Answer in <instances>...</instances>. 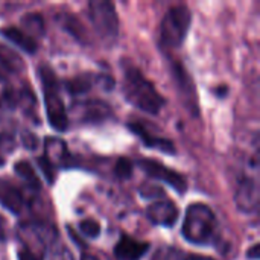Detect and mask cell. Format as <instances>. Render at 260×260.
I'll use <instances>...</instances> for the list:
<instances>
[{"label": "cell", "mask_w": 260, "mask_h": 260, "mask_svg": "<svg viewBox=\"0 0 260 260\" xmlns=\"http://www.w3.org/2000/svg\"><path fill=\"white\" fill-rule=\"evenodd\" d=\"M123 93L131 105L149 114H158L165 105L163 96L136 67H128L123 73Z\"/></svg>", "instance_id": "6da1fadb"}, {"label": "cell", "mask_w": 260, "mask_h": 260, "mask_svg": "<svg viewBox=\"0 0 260 260\" xmlns=\"http://www.w3.org/2000/svg\"><path fill=\"white\" fill-rule=\"evenodd\" d=\"M181 232L184 239L190 244L207 245L216 238L218 233L216 216L206 204L195 203L186 212Z\"/></svg>", "instance_id": "7a4b0ae2"}, {"label": "cell", "mask_w": 260, "mask_h": 260, "mask_svg": "<svg viewBox=\"0 0 260 260\" xmlns=\"http://www.w3.org/2000/svg\"><path fill=\"white\" fill-rule=\"evenodd\" d=\"M40 79L43 82L44 107H46L47 120L53 129L62 133L69 126V119H67L66 105L62 102L56 78L47 66H43V67H40Z\"/></svg>", "instance_id": "3957f363"}, {"label": "cell", "mask_w": 260, "mask_h": 260, "mask_svg": "<svg viewBox=\"0 0 260 260\" xmlns=\"http://www.w3.org/2000/svg\"><path fill=\"white\" fill-rule=\"evenodd\" d=\"M192 23V12L187 6H172L161 20L160 41L165 47H178L183 44Z\"/></svg>", "instance_id": "277c9868"}, {"label": "cell", "mask_w": 260, "mask_h": 260, "mask_svg": "<svg viewBox=\"0 0 260 260\" xmlns=\"http://www.w3.org/2000/svg\"><path fill=\"white\" fill-rule=\"evenodd\" d=\"M88 17L102 41L113 44L119 34V17L111 2L93 0L88 3Z\"/></svg>", "instance_id": "5b68a950"}, {"label": "cell", "mask_w": 260, "mask_h": 260, "mask_svg": "<svg viewBox=\"0 0 260 260\" xmlns=\"http://www.w3.org/2000/svg\"><path fill=\"white\" fill-rule=\"evenodd\" d=\"M139 168L151 178L158 180L161 183H166L168 186H171L174 190H177L178 193H184L187 190V183L184 180V177L172 169H169L168 166L161 165L160 161L151 160V158H145L139 161Z\"/></svg>", "instance_id": "8992f818"}, {"label": "cell", "mask_w": 260, "mask_h": 260, "mask_svg": "<svg viewBox=\"0 0 260 260\" xmlns=\"http://www.w3.org/2000/svg\"><path fill=\"white\" fill-rule=\"evenodd\" d=\"M235 203L238 209L244 213H253L257 210L259 206V184L256 178L245 177L239 181L236 193H235Z\"/></svg>", "instance_id": "52a82bcc"}, {"label": "cell", "mask_w": 260, "mask_h": 260, "mask_svg": "<svg viewBox=\"0 0 260 260\" xmlns=\"http://www.w3.org/2000/svg\"><path fill=\"white\" fill-rule=\"evenodd\" d=\"M148 218L154 225L172 227L178 219V209L169 200H158L148 207Z\"/></svg>", "instance_id": "ba28073f"}, {"label": "cell", "mask_w": 260, "mask_h": 260, "mask_svg": "<svg viewBox=\"0 0 260 260\" xmlns=\"http://www.w3.org/2000/svg\"><path fill=\"white\" fill-rule=\"evenodd\" d=\"M149 250L148 242L137 241L128 235L120 236L114 247V256L119 260H139L142 259Z\"/></svg>", "instance_id": "9c48e42d"}, {"label": "cell", "mask_w": 260, "mask_h": 260, "mask_svg": "<svg viewBox=\"0 0 260 260\" xmlns=\"http://www.w3.org/2000/svg\"><path fill=\"white\" fill-rule=\"evenodd\" d=\"M0 204L5 209H8L11 213L18 215L24 209L26 201L21 190L17 186H14L8 180L0 178Z\"/></svg>", "instance_id": "30bf717a"}, {"label": "cell", "mask_w": 260, "mask_h": 260, "mask_svg": "<svg viewBox=\"0 0 260 260\" xmlns=\"http://www.w3.org/2000/svg\"><path fill=\"white\" fill-rule=\"evenodd\" d=\"M129 128L131 131L148 146V148H152V149H158L161 152H166V154H175V146L171 140L168 139H163V137H157L154 136L152 133H149L142 123L136 122V123H129Z\"/></svg>", "instance_id": "8fae6325"}, {"label": "cell", "mask_w": 260, "mask_h": 260, "mask_svg": "<svg viewBox=\"0 0 260 260\" xmlns=\"http://www.w3.org/2000/svg\"><path fill=\"white\" fill-rule=\"evenodd\" d=\"M53 168L64 166L69 160V149L62 139L59 137H46L44 140V155Z\"/></svg>", "instance_id": "7c38bea8"}, {"label": "cell", "mask_w": 260, "mask_h": 260, "mask_svg": "<svg viewBox=\"0 0 260 260\" xmlns=\"http://www.w3.org/2000/svg\"><path fill=\"white\" fill-rule=\"evenodd\" d=\"M0 34L8 40L11 41L14 46H17L18 49L24 50L26 53H35L37 49H38V44L35 41V38L29 37L26 32H23L21 29L18 27H5V29H0Z\"/></svg>", "instance_id": "4fadbf2b"}, {"label": "cell", "mask_w": 260, "mask_h": 260, "mask_svg": "<svg viewBox=\"0 0 260 260\" xmlns=\"http://www.w3.org/2000/svg\"><path fill=\"white\" fill-rule=\"evenodd\" d=\"M0 66L9 73H21L26 67L21 55L5 44H0Z\"/></svg>", "instance_id": "5bb4252c"}, {"label": "cell", "mask_w": 260, "mask_h": 260, "mask_svg": "<svg viewBox=\"0 0 260 260\" xmlns=\"http://www.w3.org/2000/svg\"><path fill=\"white\" fill-rule=\"evenodd\" d=\"M82 113H84V119L94 122V120H104L105 117L110 116V107L101 101H91V102H85L81 107Z\"/></svg>", "instance_id": "9a60e30c"}, {"label": "cell", "mask_w": 260, "mask_h": 260, "mask_svg": "<svg viewBox=\"0 0 260 260\" xmlns=\"http://www.w3.org/2000/svg\"><path fill=\"white\" fill-rule=\"evenodd\" d=\"M14 171L15 174L32 189L38 190L41 187V183H40V178L37 177L35 171L32 169V166L27 163V161H18L15 166H14Z\"/></svg>", "instance_id": "2e32d148"}, {"label": "cell", "mask_w": 260, "mask_h": 260, "mask_svg": "<svg viewBox=\"0 0 260 260\" xmlns=\"http://www.w3.org/2000/svg\"><path fill=\"white\" fill-rule=\"evenodd\" d=\"M17 102L18 94L15 93L12 85L3 76H0V105L5 108H12L17 105Z\"/></svg>", "instance_id": "e0dca14e"}, {"label": "cell", "mask_w": 260, "mask_h": 260, "mask_svg": "<svg viewBox=\"0 0 260 260\" xmlns=\"http://www.w3.org/2000/svg\"><path fill=\"white\" fill-rule=\"evenodd\" d=\"M21 23H23V26L27 30L26 34L29 37H32V38L34 37H40V35L44 34V21H43L40 14H29V15L23 17Z\"/></svg>", "instance_id": "ac0fdd59"}, {"label": "cell", "mask_w": 260, "mask_h": 260, "mask_svg": "<svg viewBox=\"0 0 260 260\" xmlns=\"http://www.w3.org/2000/svg\"><path fill=\"white\" fill-rule=\"evenodd\" d=\"M67 88L73 94H82V93H87L91 88V81L85 75L76 76V78H73V79H70L67 82Z\"/></svg>", "instance_id": "d6986e66"}, {"label": "cell", "mask_w": 260, "mask_h": 260, "mask_svg": "<svg viewBox=\"0 0 260 260\" xmlns=\"http://www.w3.org/2000/svg\"><path fill=\"white\" fill-rule=\"evenodd\" d=\"M79 232L90 239H96L101 235V224L94 219H84L79 222Z\"/></svg>", "instance_id": "ffe728a7"}, {"label": "cell", "mask_w": 260, "mask_h": 260, "mask_svg": "<svg viewBox=\"0 0 260 260\" xmlns=\"http://www.w3.org/2000/svg\"><path fill=\"white\" fill-rule=\"evenodd\" d=\"M133 171H134V165H133V161H131L129 158L122 157V158H119V160L116 161L114 174H116L119 178H122V180L129 178V177L133 175Z\"/></svg>", "instance_id": "44dd1931"}, {"label": "cell", "mask_w": 260, "mask_h": 260, "mask_svg": "<svg viewBox=\"0 0 260 260\" xmlns=\"http://www.w3.org/2000/svg\"><path fill=\"white\" fill-rule=\"evenodd\" d=\"M37 161H38V165H40V168H41V171H43L46 180L52 184V183H53V178H55V175H53V166H52L44 157H40Z\"/></svg>", "instance_id": "7402d4cb"}, {"label": "cell", "mask_w": 260, "mask_h": 260, "mask_svg": "<svg viewBox=\"0 0 260 260\" xmlns=\"http://www.w3.org/2000/svg\"><path fill=\"white\" fill-rule=\"evenodd\" d=\"M12 149V142H11V139L9 137H6V136H0V166L5 163V157H6V154L9 152Z\"/></svg>", "instance_id": "603a6c76"}, {"label": "cell", "mask_w": 260, "mask_h": 260, "mask_svg": "<svg viewBox=\"0 0 260 260\" xmlns=\"http://www.w3.org/2000/svg\"><path fill=\"white\" fill-rule=\"evenodd\" d=\"M17 257H18V260H41L40 256H37L34 251H30L27 248H20L17 253Z\"/></svg>", "instance_id": "cb8c5ba5"}, {"label": "cell", "mask_w": 260, "mask_h": 260, "mask_svg": "<svg viewBox=\"0 0 260 260\" xmlns=\"http://www.w3.org/2000/svg\"><path fill=\"white\" fill-rule=\"evenodd\" d=\"M142 195L145 197V198H148V197H152V198H158V197H163L165 193H163V190L161 189H155V187H143L142 189Z\"/></svg>", "instance_id": "d4e9b609"}, {"label": "cell", "mask_w": 260, "mask_h": 260, "mask_svg": "<svg viewBox=\"0 0 260 260\" xmlns=\"http://www.w3.org/2000/svg\"><path fill=\"white\" fill-rule=\"evenodd\" d=\"M23 142H24L26 148H30V149L37 148V139H35V136L30 134V133H29V134H27V133L23 134Z\"/></svg>", "instance_id": "484cf974"}, {"label": "cell", "mask_w": 260, "mask_h": 260, "mask_svg": "<svg viewBox=\"0 0 260 260\" xmlns=\"http://www.w3.org/2000/svg\"><path fill=\"white\" fill-rule=\"evenodd\" d=\"M247 257L251 260L259 259V244H254V245L250 248V251L247 253Z\"/></svg>", "instance_id": "4316f807"}, {"label": "cell", "mask_w": 260, "mask_h": 260, "mask_svg": "<svg viewBox=\"0 0 260 260\" xmlns=\"http://www.w3.org/2000/svg\"><path fill=\"white\" fill-rule=\"evenodd\" d=\"M6 221L3 219V216H0V242L6 241Z\"/></svg>", "instance_id": "83f0119b"}, {"label": "cell", "mask_w": 260, "mask_h": 260, "mask_svg": "<svg viewBox=\"0 0 260 260\" xmlns=\"http://www.w3.org/2000/svg\"><path fill=\"white\" fill-rule=\"evenodd\" d=\"M184 260H215L212 259V257H207V256H198V254H190V256H187Z\"/></svg>", "instance_id": "f1b7e54d"}, {"label": "cell", "mask_w": 260, "mask_h": 260, "mask_svg": "<svg viewBox=\"0 0 260 260\" xmlns=\"http://www.w3.org/2000/svg\"><path fill=\"white\" fill-rule=\"evenodd\" d=\"M81 260H99L96 256H93V254H82L81 256Z\"/></svg>", "instance_id": "f546056e"}]
</instances>
